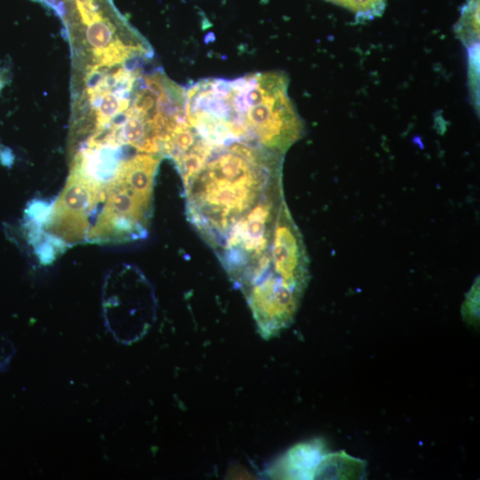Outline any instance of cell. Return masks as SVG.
Wrapping results in <instances>:
<instances>
[{
    "mask_svg": "<svg viewBox=\"0 0 480 480\" xmlns=\"http://www.w3.org/2000/svg\"><path fill=\"white\" fill-rule=\"evenodd\" d=\"M351 11L356 19L365 22L380 17L384 14L387 0H327Z\"/></svg>",
    "mask_w": 480,
    "mask_h": 480,
    "instance_id": "cell-7",
    "label": "cell"
},
{
    "mask_svg": "<svg viewBox=\"0 0 480 480\" xmlns=\"http://www.w3.org/2000/svg\"><path fill=\"white\" fill-rule=\"evenodd\" d=\"M161 159L158 155L135 153L121 161L107 186L88 242L125 243L147 237Z\"/></svg>",
    "mask_w": 480,
    "mask_h": 480,
    "instance_id": "cell-3",
    "label": "cell"
},
{
    "mask_svg": "<svg viewBox=\"0 0 480 480\" xmlns=\"http://www.w3.org/2000/svg\"><path fill=\"white\" fill-rule=\"evenodd\" d=\"M102 312L105 327L117 342L130 345L142 340L157 314L151 284L133 266L113 269L103 285Z\"/></svg>",
    "mask_w": 480,
    "mask_h": 480,
    "instance_id": "cell-4",
    "label": "cell"
},
{
    "mask_svg": "<svg viewBox=\"0 0 480 480\" xmlns=\"http://www.w3.org/2000/svg\"><path fill=\"white\" fill-rule=\"evenodd\" d=\"M3 87H4V80H3L2 76H1V74H0V91L2 90Z\"/></svg>",
    "mask_w": 480,
    "mask_h": 480,
    "instance_id": "cell-9",
    "label": "cell"
},
{
    "mask_svg": "<svg viewBox=\"0 0 480 480\" xmlns=\"http://www.w3.org/2000/svg\"><path fill=\"white\" fill-rule=\"evenodd\" d=\"M324 450L320 441L296 445L271 470V476L285 480H314L317 465L325 456Z\"/></svg>",
    "mask_w": 480,
    "mask_h": 480,
    "instance_id": "cell-5",
    "label": "cell"
},
{
    "mask_svg": "<svg viewBox=\"0 0 480 480\" xmlns=\"http://www.w3.org/2000/svg\"><path fill=\"white\" fill-rule=\"evenodd\" d=\"M365 461L347 455L344 451L323 456L314 480H362L365 476Z\"/></svg>",
    "mask_w": 480,
    "mask_h": 480,
    "instance_id": "cell-6",
    "label": "cell"
},
{
    "mask_svg": "<svg viewBox=\"0 0 480 480\" xmlns=\"http://www.w3.org/2000/svg\"><path fill=\"white\" fill-rule=\"evenodd\" d=\"M289 79L281 72H260L229 80L202 82L195 112L228 139L283 154L304 135V123L288 96Z\"/></svg>",
    "mask_w": 480,
    "mask_h": 480,
    "instance_id": "cell-2",
    "label": "cell"
},
{
    "mask_svg": "<svg viewBox=\"0 0 480 480\" xmlns=\"http://www.w3.org/2000/svg\"><path fill=\"white\" fill-rule=\"evenodd\" d=\"M283 154L240 140H200L183 179L188 220L216 249L264 202L284 194Z\"/></svg>",
    "mask_w": 480,
    "mask_h": 480,
    "instance_id": "cell-1",
    "label": "cell"
},
{
    "mask_svg": "<svg viewBox=\"0 0 480 480\" xmlns=\"http://www.w3.org/2000/svg\"><path fill=\"white\" fill-rule=\"evenodd\" d=\"M477 299H479V291L477 293V289H475V286H474L471 289L470 297L468 298L467 303L465 304V305H468L469 310L463 312L464 314L467 312H470V314H471L470 318L471 319V317H474V319H476V317H477Z\"/></svg>",
    "mask_w": 480,
    "mask_h": 480,
    "instance_id": "cell-8",
    "label": "cell"
}]
</instances>
